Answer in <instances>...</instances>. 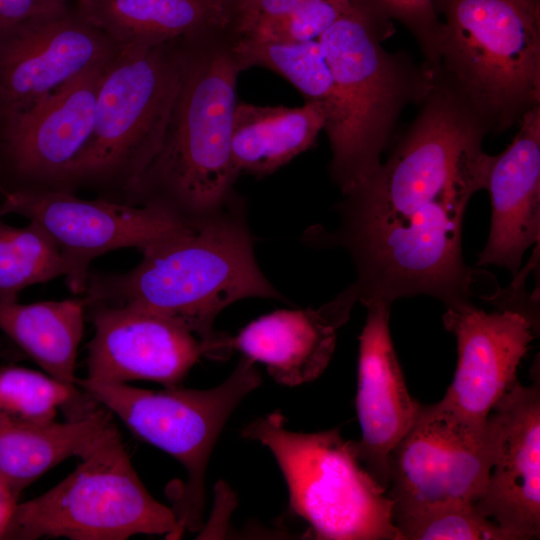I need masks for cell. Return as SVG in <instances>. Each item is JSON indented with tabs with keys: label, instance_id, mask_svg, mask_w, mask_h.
Here are the masks:
<instances>
[{
	"label": "cell",
	"instance_id": "e0dca14e",
	"mask_svg": "<svg viewBox=\"0 0 540 540\" xmlns=\"http://www.w3.org/2000/svg\"><path fill=\"white\" fill-rule=\"evenodd\" d=\"M366 319L359 336L356 410L361 438L358 457L387 491L389 455L415 420L420 403L407 389L389 329L390 303L363 304Z\"/></svg>",
	"mask_w": 540,
	"mask_h": 540
},
{
	"label": "cell",
	"instance_id": "4fadbf2b",
	"mask_svg": "<svg viewBox=\"0 0 540 540\" xmlns=\"http://www.w3.org/2000/svg\"><path fill=\"white\" fill-rule=\"evenodd\" d=\"M110 63L79 74L0 123L2 192L56 188L91 135L99 88Z\"/></svg>",
	"mask_w": 540,
	"mask_h": 540
},
{
	"label": "cell",
	"instance_id": "2e32d148",
	"mask_svg": "<svg viewBox=\"0 0 540 540\" xmlns=\"http://www.w3.org/2000/svg\"><path fill=\"white\" fill-rule=\"evenodd\" d=\"M518 381L492 412L499 423L498 451L477 509L513 540L540 536V382Z\"/></svg>",
	"mask_w": 540,
	"mask_h": 540
},
{
	"label": "cell",
	"instance_id": "7c38bea8",
	"mask_svg": "<svg viewBox=\"0 0 540 540\" xmlns=\"http://www.w3.org/2000/svg\"><path fill=\"white\" fill-rule=\"evenodd\" d=\"M122 50L74 3L0 28V123L79 74L110 63Z\"/></svg>",
	"mask_w": 540,
	"mask_h": 540
},
{
	"label": "cell",
	"instance_id": "836d02e7",
	"mask_svg": "<svg viewBox=\"0 0 540 540\" xmlns=\"http://www.w3.org/2000/svg\"><path fill=\"white\" fill-rule=\"evenodd\" d=\"M0 171H1V165H0Z\"/></svg>",
	"mask_w": 540,
	"mask_h": 540
},
{
	"label": "cell",
	"instance_id": "44dd1931",
	"mask_svg": "<svg viewBox=\"0 0 540 540\" xmlns=\"http://www.w3.org/2000/svg\"><path fill=\"white\" fill-rule=\"evenodd\" d=\"M322 103L299 107L238 102L234 114L232 160L238 174H272L308 150L324 131Z\"/></svg>",
	"mask_w": 540,
	"mask_h": 540
},
{
	"label": "cell",
	"instance_id": "ba28073f",
	"mask_svg": "<svg viewBox=\"0 0 540 540\" xmlns=\"http://www.w3.org/2000/svg\"><path fill=\"white\" fill-rule=\"evenodd\" d=\"M139 534L177 538L178 522L173 508L142 483L114 425L71 474L17 504L1 539L125 540Z\"/></svg>",
	"mask_w": 540,
	"mask_h": 540
},
{
	"label": "cell",
	"instance_id": "7402d4cb",
	"mask_svg": "<svg viewBox=\"0 0 540 540\" xmlns=\"http://www.w3.org/2000/svg\"><path fill=\"white\" fill-rule=\"evenodd\" d=\"M104 407L66 422L23 425L0 420V476L19 494L70 457L80 459L115 425Z\"/></svg>",
	"mask_w": 540,
	"mask_h": 540
},
{
	"label": "cell",
	"instance_id": "9a60e30c",
	"mask_svg": "<svg viewBox=\"0 0 540 540\" xmlns=\"http://www.w3.org/2000/svg\"><path fill=\"white\" fill-rule=\"evenodd\" d=\"M442 320L455 336L457 364L441 402L464 418L485 422L517 382V368L536 333L516 311L486 312L472 302L446 307Z\"/></svg>",
	"mask_w": 540,
	"mask_h": 540
},
{
	"label": "cell",
	"instance_id": "d6a6232c",
	"mask_svg": "<svg viewBox=\"0 0 540 540\" xmlns=\"http://www.w3.org/2000/svg\"><path fill=\"white\" fill-rule=\"evenodd\" d=\"M228 1H229V0H228ZM234 1H235V3H236V2L239 1V0H234Z\"/></svg>",
	"mask_w": 540,
	"mask_h": 540
},
{
	"label": "cell",
	"instance_id": "603a6c76",
	"mask_svg": "<svg viewBox=\"0 0 540 540\" xmlns=\"http://www.w3.org/2000/svg\"><path fill=\"white\" fill-rule=\"evenodd\" d=\"M85 313L84 298L21 304L0 294V330L46 374L68 385H76Z\"/></svg>",
	"mask_w": 540,
	"mask_h": 540
},
{
	"label": "cell",
	"instance_id": "d4e9b609",
	"mask_svg": "<svg viewBox=\"0 0 540 540\" xmlns=\"http://www.w3.org/2000/svg\"><path fill=\"white\" fill-rule=\"evenodd\" d=\"M230 46L240 70L258 66L277 73L299 90L306 101L322 103L327 121L334 106L335 92L318 40L259 42L239 36Z\"/></svg>",
	"mask_w": 540,
	"mask_h": 540
},
{
	"label": "cell",
	"instance_id": "4316f807",
	"mask_svg": "<svg viewBox=\"0 0 540 540\" xmlns=\"http://www.w3.org/2000/svg\"><path fill=\"white\" fill-rule=\"evenodd\" d=\"M402 540H513L475 503L452 501L393 518Z\"/></svg>",
	"mask_w": 540,
	"mask_h": 540
},
{
	"label": "cell",
	"instance_id": "8fae6325",
	"mask_svg": "<svg viewBox=\"0 0 540 540\" xmlns=\"http://www.w3.org/2000/svg\"><path fill=\"white\" fill-rule=\"evenodd\" d=\"M6 214L27 218L53 241L74 294H84L89 265L98 256L121 248L142 251L188 227L157 206L84 199L63 189L5 191L0 215Z\"/></svg>",
	"mask_w": 540,
	"mask_h": 540
},
{
	"label": "cell",
	"instance_id": "8992f818",
	"mask_svg": "<svg viewBox=\"0 0 540 540\" xmlns=\"http://www.w3.org/2000/svg\"><path fill=\"white\" fill-rule=\"evenodd\" d=\"M437 58L428 68L478 113L490 133L540 106V0H435Z\"/></svg>",
	"mask_w": 540,
	"mask_h": 540
},
{
	"label": "cell",
	"instance_id": "83f0119b",
	"mask_svg": "<svg viewBox=\"0 0 540 540\" xmlns=\"http://www.w3.org/2000/svg\"><path fill=\"white\" fill-rule=\"evenodd\" d=\"M357 0H303L289 13L260 22L241 34L259 42L317 40Z\"/></svg>",
	"mask_w": 540,
	"mask_h": 540
},
{
	"label": "cell",
	"instance_id": "7a4b0ae2",
	"mask_svg": "<svg viewBox=\"0 0 540 540\" xmlns=\"http://www.w3.org/2000/svg\"><path fill=\"white\" fill-rule=\"evenodd\" d=\"M141 252L127 272H90L85 301L137 306L177 320L199 338L209 359L226 360L234 352L232 336L214 325L225 308L248 298L285 300L259 267L245 207L234 198L206 221Z\"/></svg>",
	"mask_w": 540,
	"mask_h": 540
},
{
	"label": "cell",
	"instance_id": "5bb4252c",
	"mask_svg": "<svg viewBox=\"0 0 540 540\" xmlns=\"http://www.w3.org/2000/svg\"><path fill=\"white\" fill-rule=\"evenodd\" d=\"M85 303L95 329L87 345L89 380L175 387L205 357L199 338L177 320L132 305Z\"/></svg>",
	"mask_w": 540,
	"mask_h": 540
},
{
	"label": "cell",
	"instance_id": "cb8c5ba5",
	"mask_svg": "<svg viewBox=\"0 0 540 540\" xmlns=\"http://www.w3.org/2000/svg\"><path fill=\"white\" fill-rule=\"evenodd\" d=\"M77 385L65 384L48 374L20 366L0 367V420L23 425L55 421L58 410L67 419L86 416L97 402Z\"/></svg>",
	"mask_w": 540,
	"mask_h": 540
},
{
	"label": "cell",
	"instance_id": "30bf717a",
	"mask_svg": "<svg viewBox=\"0 0 540 540\" xmlns=\"http://www.w3.org/2000/svg\"><path fill=\"white\" fill-rule=\"evenodd\" d=\"M499 443V423L464 418L440 401L420 405L389 455L387 495L393 518L431 505L476 503L484 494Z\"/></svg>",
	"mask_w": 540,
	"mask_h": 540
},
{
	"label": "cell",
	"instance_id": "5b68a950",
	"mask_svg": "<svg viewBox=\"0 0 540 540\" xmlns=\"http://www.w3.org/2000/svg\"><path fill=\"white\" fill-rule=\"evenodd\" d=\"M183 39L123 49L108 65L91 135L55 189L127 203L159 153L180 88Z\"/></svg>",
	"mask_w": 540,
	"mask_h": 540
},
{
	"label": "cell",
	"instance_id": "6da1fadb",
	"mask_svg": "<svg viewBox=\"0 0 540 540\" xmlns=\"http://www.w3.org/2000/svg\"><path fill=\"white\" fill-rule=\"evenodd\" d=\"M384 162L338 203L334 232L309 238L343 248L358 302L429 295L445 308L471 302L476 271L465 263L468 202L485 188L494 155L481 120L454 96L434 91Z\"/></svg>",
	"mask_w": 540,
	"mask_h": 540
},
{
	"label": "cell",
	"instance_id": "f546056e",
	"mask_svg": "<svg viewBox=\"0 0 540 540\" xmlns=\"http://www.w3.org/2000/svg\"><path fill=\"white\" fill-rule=\"evenodd\" d=\"M303 0H239L236 7V30L239 35L254 25L283 16Z\"/></svg>",
	"mask_w": 540,
	"mask_h": 540
},
{
	"label": "cell",
	"instance_id": "f1b7e54d",
	"mask_svg": "<svg viewBox=\"0 0 540 540\" xmlns=\"http://www.w3.org/2000/svg\"><path fill=\"white\" fill-rule=\"evenodd\" d=\"M392 21H398L417 41L425 64L431 68L437 58L440 19L435 0H368Z\"/></svg>",
	"mask_w": 540,
	"mask_h": 540
},
{
	"label": "cell",
	"instance_id": "4dcf8cb0",
	"mask_svg": "<svg viewBox=\"0 0 540 540\" xmlns=\"http://www.w3.org/2000/svg\"><path fill=\"white\" fill-rule=\"evenodd\" d=\"M75 0H0V28L71 6Z\"/></svg>",
	"mask_w": 540,
	"mask_h": 540
},
{
	"label": "cell",
	"instance_id": "52a82bcc",
	"mask_svg": "<svg viewBox=\"0 0 540 540\" xmlns=\"http://www.w3.org/2000/svg\"><path fill=\"white\" fill-rule=\"evenodd\" d=\"M241 435L272 453L287 484L290 510L316 539L402 540L393 504L358 457L356 441L338 428L288 429L275 411L244 426Z\"/></svg>",
	"mask_w": 540,
	"mask_h": 540
},
{
	"label": "cell",
	"instance_id": "d6986e66",
	"mask_svg": "<svg viewBox=\"0 0 540 540\" xmlns=\"http://www.w3.org/2000/svg\"><path fill=\"white\" fill-rule=\"evenodd\" d=\"M509 146L494 155L485 188L492 216L477 266L504 267L515 278L540 238V106L526 113Z\"/></svg>",
	"mask_w": 540,
	"mask_h": 540
},
{
	"label": "cell",
	"instance_id": "ac0fdd59",
	"mask_svg": "<svg viewBox=\"0 0 540 540\" xmlns=\"http://www.w3.org/2000/svg\"><path fill=\"white\" fill-rule=\"evenodd\" d=\"M358 302L352 285L318 308L279 309L254 319L232 336V347L265 365L278 384L316 380L333 356L339 329Z\"/></svg>",
	"mask_w": 540,
	"mask_h": 540
},
{
	"label": "cell",
	"instance_id": "277c9868",
	"mask_svg": "<svg viewBox=\"0 0 540 540\" xmlns=\"http://www.w3.org/2000/svg\"><path fill=\"white\" fill-rule=\"evenodd\" d=\"M393 21L367 0H357L317 39L334 85V106L324 131L330 175L342 194L380 164L402 111L419 104L431 72L383 42Z\"/></svg>",
	"mask_w": 540,
	"mask_h": 540
},
{
	"label": "cell",
	"instance_id": "ffe728a7",
	"mask_svg": "<svg viewBox=\"0 0 540 540\" xmlns=\"http://www.w3.org/2000/svg\"><path fill=\"white\" fill-rule=\"evenodd\" d=\"M228 0H75L78 12L122 49L205 37L229 20Z\"/></svg>",
	"mask_w": 540,
	"mask_h": 540
},
{
	"label": "cell",
	"instance_id": "1f68e13d",
	"mask_svg": "<svg viewBox=\"0 0 540 540\" xmlns=\"http://www.w3.org/2000/svg\"><path fill=\"white\" fill-rule=\"evenodd\" d=\"M19 493L0 476V539L18 504Z\"/></svg>",
	"mask_w": 540,
	"mask_h": 540
},
{
	"label": "cell",
	"instance_id": "9c48e42d",
	"mask_svg": "<svg viewBox=\"0 0 540 540\" xmlns=\"http://www.w3.org/2000/svg\"><path fill=\"white\" fill-rule=\"evenodd\" d=\"M261 384L255 362L241 356L231 374L209 389L153 391L127 383L77 378L76 385L116 415L135 435L175 458L187 479L173 508L178 535L202 525L205 476L217 439L242 400Z\"/></svg>",
	"mask_w": 540,
	"mask_h": 540
},
{
	"label": "cell",
	"instance_id": "484cf974",
	"mask_svg": "<svg viewBox=\"0 0 540 540\" xmlns=\"http://www.w3.org/2000/svg\"><path fill=\"white\" fill-rule=\"evenodd\" d=\"M0 215V294L17 297L26 287L66 275L53 241L36 224L14 227Z\"/></svg>",
	"mask_w": 540,
	"mask_h": 540
},
{
	"label": "cell",
	"instance_id": "3957f363",
	"mask_svg": "<svg viewBox=\"0 0 540 540\" xmlns=\"http://www.w3.org/2000/svg\"><path fill=\"white\" fill-rule=\"evenodd\" d=\"M183 39V70L163 144L127 204L163 208L194 227L233 199L236 83L230 45Z\"/></svg>",
	"mask_w": 540,
	"mask_h": 540
}]
</instances>
